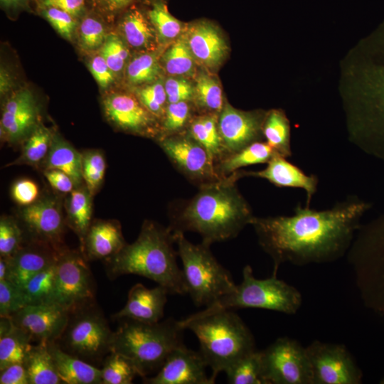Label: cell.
<instances>
[{
    "mask_svg": "<svg viewBox=\"0 0 384 384\" xmlns=\"http://www.w3.org/2000/svg\"><path fill=\"white\" fill-rule=\"evenodd\" d=\"M371 206L350 196L327 210L298 205L292 215L255 216L250 225L260 246L273 261L272 274H277L285 262L298 266L326 263L346 255Z\"/></svg>",
    "mask_w": 384,
    "mask_h": 384,
    "instance_id": "obj_1",
    "label": "cell"
},
{
    "mask_svg": "<svg viewBox=\"0 0 384 384\" xmlns=\"http://www.w3.org/2000/svg\"><path fill=\"white\" fill-rule=\"evenodd\" d=\"M347 63L343 92L349 140L384 162V23Z\"/></svg>",
    "mask_w": 384,
    "mask_h": 384,
    "instance_id": "obj_2",
    "label": "cell"
},
{
    "mask_svg": "<svg viewBox=\"0 0 384 384\" xmlns=\"http://www.w3.org/2000/svg\"><path fill=\"white\" fill-rule=\"evenodd\" d=\"M239 178L237 171L200 187L192 198L172 213L169 226L172 232L197 233L208 245L235 238L255 217L236 186Z\"/></svg>",
    "mask_w": 384,
    "mask_h": 384,
    "instance_id": "obj_3",
    "label": "cell"
},
{
    "mask_svg": "<svg viewBox=\"0 0 384 384\" xmlns=\"http://www.w3.org/2000/svg\"><path fill=\"white\" fill-rule=\"evenodd\" d=\"M175 235L169 227L145 220L137 240L126 244L112 257L105 260L110 279L137 274L154 281L170 294H186L182 270L177 265Z\"/></svg>",
    "mask_w": 384,
    "mask_h": 384,
    "instance_id": "obj_4",
    "label": "cell"
},
{
    "mask_svg": "<svg viewBox=\"0 0 384 384\" xmlns=\"http://www.w3.org/2000/svg\"><path fill=\"white\" fill-rule=\"evenodd\" d=\"M198 339L199 352L210 368L213 382L239 359L256 350L254 337L241 318L230 309L201 311L179 321Z\"/></svg>",
    "mask_w": 384,
    "mask_h": 384,
    "instance_id": "obj_5",
    "label": "cell"
},
{
    "mask_svg": "<svg viewBox=\"0 0 384 384\" xmlns=\"http://www.w3.org/2000/svg\"><path fill=\"white\" fill-rule=\"evenodd\" d=\"M183 330L172 318L156 323L124 319L114 331L111 352L129 358L144 378L158 372L171 352L183 345Z\"/></svg>",
    "mask_w": 384,
    "mask_h": 384,
    "instance_id": "obj_6",
    "label": "cell"
},
{
    "mask_svg": "<svg viewBox=\"0 0 384 384\" xmlns=\"http://www.w3.org/2000/svg\"><path fill=\"white\" fill-rule=\"evenodd\" d=\"M174 233L187 294L196 306H210L235 290L230 272L213 255L210 245H196L183 233Z\"/></svg>",
    "mask_w": 384,
    "mask_h": 384,
    "instance_id": "obj_7",
    "label": "cell"
},
{
    "mask_svg": "<svg viewBox=\"0 0 384 384\" xmlns=\"http://www.w3.org/2000/svg\"><path fill=\"white\" fill-rule=\"evenodd\" d=\"M347 255L363 301L384 312V213L361 225Z\"/></svg>",
    "mask_w": 384,
    "mask_h": 384,
    "instance_id": "obj_8",
    "label": "cell"
},
{
    "mask_svg": "<svg viewBox=\"0 0 384 384\" xmlns=\"http://www.w3.org/2000/svg\"><path fill=\"white\" fill-rule=\"evenodd\" d=\"M301 293L293 286L279 279L277 274L260 279L254 277L252 267L242 270V280L231 293L201 311L203 313L240 308H257L294 314L301 307Z\"/></svg>",
    "mask_w": 384,
    "mask_h": 384,
    "instance_id": "obj_9",
    "label": "cell"
},
{
    "mask_svg": "<svg viewBox=\"0 0 384 384\" xmlns=\"http://www.w3.org/2000/svg\"><path fill=\"white\" fill-rule=\"evenodd\" d=\"M114 331L95 303L70 313L55 342L64 351L93 366H102L111 352Z\"/></svg>",
    "mask_w": 384,
    "mask_h": 384,
    "instance_id": "obj_10",
    "label": "cell"
},
{
    "mask_svg": "<svg viewBox=\"0 0 384 384\" xmlns=\"http://www.w3.org/2000/svg\"><path fill=\"white\" fill-rule=\"evenodd\" d=\"M82 252L64 248L56 262L53 303L70 313L95 303V283Z\"/></svg>",
    "mask_w": 384,
    "mask_h": 384,
    "instance_id": "obj_11",
    "label": "cell"
},
{
    "mask_svg": "<svg viewBox=\"0 0 384 384\" xmlns=\"http://www.w3.org/2000/svg\"><path fill=\"white\" fill-rule=\"evenodd\" d=\"M261 352L266 384H313L306 347L288 337H281Z\"/></svg>",
    "mask_w": 384,
    "mask_h": 384,
    "instance_id": "obj_12",
    "label": "cell"
},
{
    "mask_svg": "<svg viewBox=\"0 0 384 384\" xmlns=\"http://www.w3.org/2000/svg\"><path fill=\"white\" fill-rule=\"evenodd\" d=\"M159 141L173 165L198 188L223 178L206 149L188 133L167 136Z\"/></svg>",
    "mask_w": 384,
    "mask_h": 384,
    "instance_id": "obj_13",
    "label": "cell"
},
{
    "mask_svg": "<svg viewBox=\"0 0 384 384\" xmlns=\"http://www.w3.org/2000/svg\"><path fill=\"white\" fill-rule=\"evenodd\" d=\"M313 384H359L362 373L341 344L314 341L306 347Z\"/></svg>",
    "mask_w": 384,
    "mask_h": 384,
    "instance_id": "obj_14",
    "label": "cell"
},
{
    "mask_svg": "<svg viewBox=\"0 0 384 384\" xmlns=\"http://www.w3.org/2000/svg\"><path fill=\"white\" fill-rule=\"evenodd\" d=\"M70 312L55 304L26 305L10 318L32 343L56 342L63 333Z\"/></svg>",
    "mask_w": 384,
    "mask_h": 384,
    "instance_id": "obj_15",
    "label": "cell"
},
{
    "mask_svg": "<svg viewBox=\"0 0 384 384\" xmlns=\"http://www.w3.org/2000/svg\"><path fill=\"white\" fill-rule=\"evenodd\" d=\"M265 114L239 110L228 103L223 105L218 114V128L225 156L261 141Z\"/></svg>",
    "mask_w": 384,
    "mask_h": 384,
    "instance_id": "obj_16",
    "label": "cell"
},
{
    "mask_svg": "<svg viewBox=\"0 0 384 384\" xmlns=\"http://www.w3.org/2000/svg\"><path fill=\"white\" fill-rule=\"evenodd\" d=\"M19 217L31 240L47 243L58 251L65 247L63 245L65 221L60 203L55 197L41 198L24 206Z\"/></svg>",
    "mask_w": 384,
    "mask_h": 384,
    "instance_id": "obj_17",
    "label": "cell"
},
{
    "mask_svg": "<svg viewBox=\"0 0 384 384\" xmlns=\"http://www.w3.org/2000/svg\"><path fill=\"white\" fill-rule=\"evenodd\" d=\"M208 367L201 353L187 348L184 344L176 348L153 377H144L146 384H213L206 374Z\"/></svg>",
    "mask_w": 384,
    "mask_h": 384,
    "instance_id": "obj_18",
    "label": "cell"
},
{
    "mask_svg": "<svg viewBox=\"0 0 384 384\" xmlns=\"http://www.w3.org/2000/svg\"><path fill=\"white\" fill-rule=\"evenodd\" d=\"M103 107L107 119L117 127L139 134H156V117L134 96L110 95L103 100Z\"/></svg>",
    "mask_w": 384,
    "mask_h": 384,
    "instance_id": "obj_19",
    "label": "cell"
},
{
    "mask_svg": "<svg viewBox=\"0 0 384 384\" xmlns=\"http://www.w3.org/2000/svg\"><path fill=\"white\" fill-rule=\"evenodd\" d=\"M38 108L31 92L20 90L4 105L1 117V135L8 142L26 139L38 124Z\"/></svg>",
    "mask_w": 384,
    "mask_h": 384,
    "instance_id": "obj_20",
    "label": "cell"
},
{
    "mask_svg": "<svg viewBox=\"0 0 384 384\" xmlns=\"http://www.w3.org/2000/svg\"><path fill=\"white\" fill-rule=\"evenodd\" d=\"M240 178L248 176L267 180L280 188H302L306 192V206H310L317 191L319 178L314 174L308 175L300 168L276 153L267 163V166L257 171H239Z\"/></svg>",
    "mask_w": 384,
    "mask_h": 384,
    "instance_id": "obj_21",
    "label": "cell"
},
{
    "mask_svg": "<svg viewBox=\"0 0 384 384\" xmlns=\"http://www.w3.org/2000/svg\"><path fill=\"white\" fill-rule=\"evenodd\" d=\"M61 251L47 243L30 240L9 257L7 280L22 287L35 274L54 264Z\"/></svg>",
    "mask_w": 384,
    "mask_h": 384,
    "instance_id": "obj_22",
    "label": "cell"
},
{
    "mask_svg": "<svg viewBox=\"0 0 384 384\" xmlns=\"http://www.w3.org/2000/svg\"><path fill=\"white\" fill-rule=\"evenodd\" d=\"M169 292L162 286L149 289L142 283L132 287L124 306L113 316L144 323H156L164 316Z\"/></svg>",
    "mask_w": 384,
    "mask_h": 384,
    "instance_id": "obj_23",
    "label": "cell"
},
{
    "mask_svg": "<svg viewBox=\"0 0 384 384\" xmlns=\"http://www.w3.org/2000/svg\"><path fill=\"white\" fill-rule=\"evenodd\" d=\"M185 38L195 60L203 66L215 68L224 60L228 50L226 43L210 23L200 21L191 25Z\"/></svg>",
    "mask_w": 384,
    "mask_h": 384,
    "instance_id": "obj_24",
    "label": "cell"
},
{
    "mask_svg": "<svg viewBox=\"0 0 384 384\" xmlns=\"http://www.w3.org/2000/svg\"><path fill=\"white\" fill-rule=\"evenodd\" d=\"M126 245L119 223L113 220L92 222L81 252L87 260H108L117 255Z\"/></svg>",
    "mask_w": 384,
    "mask_h": 384,
    "instance_id": "obj_25",
    "label": "cell"
},
{
    "mask_svg": "<svg viewBox=\"0 0 384 384\" xmlns=\"http://www.w3.org/2000/svg\"><path fill=\"white\" fill-rule=\"evenodd\" d=\"M56 371L63 384H101V368L64 351L55 342L49 343Z\"/></svg>",
    "mask_w": 384,
    "mask_h": 384,
    "instance_id": "obj_26",
    "label": "cell"
},
{
    "mask_svg": "<svg viewBox=\"0 0 384 384\" xmlns=\"http://www.w3.org/2000/svg\"><path fill=\"white\" fill-rule=\"evenodd\" d=\"M82 159V153L55 134L49 152L43 164L45 169H58L70 176L77 187L83 182Z\"/></svg>",
    "mask_w": 384,
    "mask_h": 384,
    "instance_id": "obj_27",
    "label": "cell"
},
{
    "mask_svg": "<svg viewBox=\"0 0 384 384\" xmlns=\"http://www.w3.org/2000/svg\"><path fill=\"white\" fill-rule=\"evenodd\" d=\"M29 384H63L48 348V343H31L23 359Z\"/></svg>",
    "mask_w": 384,
    "mask_h": 384,
    "instance_id": "obj_28",
    "label": "cell"
},
{
    "mask_svg": "<svg viewBox=\"0 0 384 384\" xmlns=\"http://www.w3.org/2000/svg\"><path fill=\"white\" fill-rule=\"evenodd\" d=\"M92 196L82 184L70 193L67 202L66 223L77 235L81 245L92 222Z\"/></svg>",
    "mask_w": 384,
    "mask_h": 384,
    "instance_id": "obj_29",
    "label": "cell"
},
{
    "mask_svg": "<svg viewBox=\"0 0 384 384\" xmlns=\"http://www.w3.org/2000/svg\"><path fill=\"white\" fill-rule=\"evenodd\" d=\"M275 154L266 142H256L223 157L215 164V170L221 178H225L242 167L267 164Z\"/></svg>",
    "mask_w": 384,
    "mask_h": 384,
    "instance_id": "obj_30",
    "label": "cell"
},
{
    "mask_svg": "<svg viewBox=\"0 0 384 384\" xmlns=\"http://www.w3.org/2000/svg\"><path fill=\"white\" fill-rule=\"evenodd\" d=\"M188 133L208 151L215 166L225 156L218 128V115L206 114L192 119Z\"/></svg>",
    "mask_w": 384,
    "mask_h": 384,
    "instance_id": "obj_31",
    "label": "cell"
},
{
    "mask_svg": "<svg viewBox=\"0 0 384 384\" xmlns=\"http://www.w3.org/2000/svg\"><path fill=\"white\" fill-rule=\"evenodd\" d=\"M262 134L266 142L276 153L284 158L292 156L290 124L283 111L272 110L266 113Z\"/></svg>",
    "mask_w": 384,
    "mask_h": 384,
    "instance_id": "obj_32",
    "label": "cell"
},
{
    "mask_svg": "<svg viewBox=\"0 0 384 384\" xmlns=\"http://www.w3.org/2000/svg\"><path fill=\"white\" fill-rule=\"evenodd\" d=\"M54 134L48 127L37 124L25 139L20 156L9 165L28 164L37 166L46 159Z\"/></svg>",
    "mask_w": 384,
    "mask_h": 384,
    "instance_id": "obj_33",
    "label": "cell"
},
{
    "mask_svg": "<svg viewBox=\"0 0 384 384\" xmlns=\"http://www.w3.org/2000/svg\"><path fill=\"white\" fill-rule=\"evenodd\" d=\"M56 262L35 274L21 287L26 305L53 303Z\"/></svg>",
    "mask_w": 384,
    "mask_h": 384,
    "instance_id": "obj_34",
    "label": "cell"
},
{
    "mask_svg": "<svg viewBox=\"0 0 384 384\" xmlns=\"http://www.w3.org/2000/svg\"><path fill=\"white\" fill-rule=\"evenodd\" d=\"M31 343L28 336L14 324L0 334V370L11 364L23 363Z\"/></svg>",
    "mask_w": 384,
    "mask_h": 384,
    "instance_id": "obj_35",
    "label": "cell"
},
{
    "mask_svg": "<svg viewBox=\"0 0 384 384\" xmlns=\"http://www.w3.org/2000/svg\"><path fill=\"white\" fill-rule=\"evenodd\" d=\"M225 373L231 384H266L265 380L261 352L255 350L236 361Z\"/></svg>",
    "mask_w": 384,
    "mask_h": 384,
    "instance_id": "obj_36",
    "label": "cell"
},
{
    "mask_svg": "<svg viewBox=\"0 0 384 384\" xmlns=\"http://www.w3.org/2000/svg\"><path fill=\"white\" fill-rule=\"evenodd\" d=\"M143 14L137 9L129 11L122 22V30L127 42L133 48H146L154 40V29Z\"/></svg>",
    "mask_w": 384,
    "mask_h": 384,
    "instance_id": "obj_37",
    "label": "cell"
},
{
    "mask_svg": "<svg viewBox=\"0 0 384 384\" xmlns=\"http://www.w3.org/2000/svg\"><path fill=\"white\" fill-rule=\"evenodd\" d=\"M100 368L101 384H130L136 376H139L134 363L116 352H111L105 357Z\"/></svg>",
    "mask_w": 384,
    "mask_h": 384,
    "instance_id": "obj_38",
    "label": "cell"
},
{
    "mask_svg": "<svg viewBox=\"0 0 384 384\" xmlns=\"http://www.w3.org/2000/svg\"><path fill=\"white\" fill-rule=\"evenodd\" d=\"M195 60L185 37L178 38L163 56L164 68L171 75L191 74Z\"/></svg>",
    "mask_w": 384,
    "mask_h": 384,
    "instance_id": "obj_39",
    "label": "cell"
},
{
    "mask_svg": "<svg viewBox=\"0 0 384 384\" xmlns=\"http://www.w3.org/2000/svg\"><path fill=\"white\" fill-rule=\"evenodd\" d=\"M194 96L198 105L212 114H219L223 108L221 88L213 78L206 73H200L196 78Z\"/></svg>",
    "mask_w": 384,
    "mask_h": 384,
    "instance_id": "obj_40",
    "label": "cell"
},
{
    "mask_svg": "<svg viewBox=\"0 0 384 384\" xmlns=\"http://www.w3.org/2000/svg\"><path fill=\"white\" fill-rule=\"evenodd\" d=\"M82 174L83 182L94 196L100 188L106 171V161L103 153L97 149L82 153Z\"/></svg>",
    "mask_w": 384,
    "mask_h": 384,
    "instance_id": "obj_41",
    "label": "cell"
},
{
    "mask_svg": "<svg viewBox=\"0 0 384 384\" xmlns=\"http://www.w3.org/2000/svg\"><path fill=\"white\" fill-rule=\"evenodd\" d=\"M161 72L154 54L144 53L133 58L126 70L127 80L132 85H142L155 81Z\"/></svg>",
    "mask_w": 384,
    "mask_h": 384,
    "instance_id": "obj_42",
    "label": "cell"
},
{
    "mask_svg": "<svg viewBox=\"0 0 384 384\" xmlns=\"http://www.w3.org/2000/svg\"><path fill=\"white\" fill-rule=\"evenodd\" d=\"M149 18L159 37L163 40H171L181 32V23L169 11L162 1H156L148 12Z\"/></svg>",
    "mask_w": 384,
    "mask_h": 384,
    "instance_id": "obj_43",
    "label": "cell"
},
{
    "mask_svg": "<svg viewBox=\"0 0 384 384\" xmlns=\"http://www.w3.org/2000/svg\"><path fill=\"white\" fill-rule=\"evenodd\" d=\"M23 232L20 223L12 217L0 220V257L13 256L23 245Z\"/></svg>",
    "mask_w": 384,
    "mask_h": 384,
    "instance_id": "obj_44",
    "label": "cell"
},
{
    "mask_svg": "<svg viewBox=\"0 0 384 384\" xmlns=\"http://www.w3.org/2000/svg\"><path fill=\"white\" fill-rule=\"evenodd\" d=\"M100 54L115 74L119 73L124 66L129 51L119 36L110 33L106 36Z\"/></svg>",
    "mask_w": 384,
    "mask_h": 384,
    "instance_id": "obj_45",
    "label": "cell"
},
{
    "mask_svg": "<svg viewBox=\"0 0 384 384\" xmlns=\"http://www.w3.org/2000/svg\"><path fill=\"white\" fill-rule=\"evenodd\" d=\"M190 114V107L186 101L168 103L163 117L162 129L166 133L164 137L181 132L188 122Z\"/></svg>",
    "mask_w": 384,
    "mask_h": 384,
    "instance_id": "obj_46",
    "label": "cell"
},
{
    "mask_svg": "<svg viewBox=\"0 0 384 384\" xmlns=\"http://www.w3.org/2000/svg\"><path fill=\"white\" fill-rule=\"evenodd\" d=\"M26 306L20 287L5 279L0 281V316L11 317Z\"/></svg>",
    "mask_w": 384,
    "mask_h": 384,
    "instance_id": "obj_47",
    "label": "cell"
},
{
    "mask_svg": "<svg viewBox=\"0 0 384 384\" xmlns=\"http://www.w3.org/2000/svg\"><path fill=\"white\" fill-rule=\"evenodd\" d=\"M141 103L155 117H164L167 101L164 85L160 82L149 85L137 92Z\"/></svg>",
    "mask_w": 384,
    "mask_h": 384,
    "instance_id": "obj_48",
    "label": "cell"
},
{
    "mask_svg": "<svg viewBox=\"0 0 384 384\" xmlns=\"http://www.w3.org/2000/svg\"><path fill=\"white\" fill-rule=\"evenodd\" d=\"M106 38L103 25L92 17H86L79 27V41L81 47L86 50L101 48Z\"/></svg>",
    "mask_w": 384,
    "mask_h": 384,
    "instance_id": "obj_49",
    "label": "cell"
},
{
    "mask_svg": "<svg viewBox=\"0 0 384 384\" xmlns=\"http://www.w3.org/2000/svg\"><path fill=\"white\" fill-rule=\"evenodd\" d=\"M43 14L52 26L63 38L70 41L72 39L75 26L73 16L63 10L53 7L46 8Z\"/></svg>",
    "mask_w": 384,
    "mask_h": 384,
    "instance_id": "obj_50",
    "label": "cell"
},
{
    "mask_svg": "<svg viewBox=\"0 0 384 384\" xmlns=\"http://www.w3.org/2000/svg\"><path fill=\"white\" fill-rule=\"evenodd\" d=\"M164 88L168 103L188 102L194 96V87L183 78L167 79L164 83Z\"/></svg>",
    "mask_w": 384,
    "mask_h": 384,
    "instance_id": "obj_51",
    "label": "cell"
},
{
    "mask_svg": "<svg viewBox=\"0 0 384 384\" xmlns=\"http://www.w3.org/2000/svg\"><path fill=\"white\" fill-rule=\"evenodd\" d=\"M11 193L16 203L27 206L38 199L39 189L38 185L32 180L23 178L13 184Z\"/></svg>",
    "mask_w": 384,
    "mask_h": 384,
    "instance_id": "obj_52",
    "label": "cell"
},
{
    "mask_svg": "<svg viewBox=\"0 0 384 384\" xmlns=\"http://www.w3.org/2000/svg\"><path fill=\"white\" fill-rule=\"evenodd\" d=\"M89 69L102 87H108L114 81V73L101 54L95 55L91 59Z\"/></svg>",
    "mask_w": 384,
    "mask_h": 384,
    "instance_id": "obj_53",
    "label": "cell"
},
{
    "mask_svg": "<svg viewBox=\"0 0 384 384\" xmlns=\"http://www.w3.org/2000/svg\"><path fill=\"white\" fill-rule=\"evenodd\" d=\"M43 174L50 186L60 193H70L76 187L72 178L62 171L45 169Z\"/></svg>",
    "mask_w": 384,
    "mask_h": 384,
    "instance_id": "obj_54",
    "label": "cell"
},
{
    "mask_svg": "<svg viewBox=\"0 0 384 384\" xmlns=\"http://www.w3.org/2000/svg\"><path fill=\"white\" fill-rule=\"evenodd\" d=\"M1 384H29L23 363L11 364L0 370Z\"/></svg>",
    "mask_w": 384,
    "mask_h": 384,
    "instance_id": "obj_55",
    "label": "cell"
},
{
    "mask_svg": "<svg viewBox=\"0 0 384 384\" xmlns=\"http://www.w3.org/2000/svg\"><path fill=\"white\" fill-rule=\"evenodd\" d=\"M41 4L45 8L59 9L75 17L83 10L85 0H41Z\"/></svg>",
    "mask_w": 384,
    "mask_h": 384,
    "instance_id": "obj_56",
    "label": "cell"
},
{
    "mask_svg": "<svg viewBox=\"0 0 384 384\" xmlns=\"http://www.w3.org/2000/svg\"><path fill=\"white\" fill-rule=\"evenodd\" d=\"M137 0H92L100 10L110 14H116Z\"/></svg>",
    "mask_w": 384,
    "mask_h": 384,
    "instance_id": "obj_57",
    "label": "cell"
},
{
    "mask_svg": "<svg viewBox=\"0 0 384 384\" xmlns=\"http://www.w3.org/2000/svg\"><path fill=\"white\" fill-rule=\"evenodd\" d=\"M9 269V257H0V281L7 279Z\"/></svg>",
    "mask_w": 384,
    "mask_h": 384,
    "instance_id": "obj_58",
    "label": "cell"
},
{
    "mask_svg": "<svg viewBox=\"0 0 384 384\" xmlns=\"http://www.w3.org/2000/svg\"><path fill=\"white\" fill-rule=\"evenodd\" d=\"M11 80L4 70H1V93L4 94L10 90Z\"/></svg>",
    "mask_w": 384,
    "mask_h": 384,
    "instance_id": "obj_59",
    "label": "cell"
},
{
    "mask_svg": "<svg viewBox=\"0 0 384 384\" xmlns=\"http://www.w3.org/2000/svg\"><path fill=\"white\" fill-rule=\"evenodd\" d=\"M24 0H1V4L7 8H16L23 3Z\"/></svg>",
    "mask_w": 384,
    "mask_h": 384,
    "instance_id": "obj_60",
    "label": "cell"
},
{
    "mask_svg": "<svg viewBox=\"0 0 384 384\" xmlns=\"http://www.w3.org/2000/svg\"><path fill=\"white\" fill-rule=\"evenodd\" d=\"M381 383L384 384V380Z\"/></svg>",
    "mask_w": 384,
    "mask_h": 384,
    "instance_id": "obj_61",
    "label": "cell"
}]
</instances>
